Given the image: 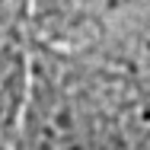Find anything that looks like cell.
Listing matches in <instances>:
<instances>
[{
    "label": "cell",
    "mask_w": 150,
    "mask_h": 150,
    "mask_svg": "<svg viewBox=\"0 0 150 150\" xmlns=\"http://www.w3.org/2000/svg\"><path fill=\"white\" fill-rule=\"evenodd\" d=\"M0 150H10V134H6L3 125H0Z\"/></svg>",
    "instance_id": "6da1fadb"
}]
</instances>
